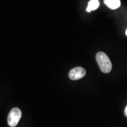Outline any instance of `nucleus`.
<instances>
[{"mask_svg":"<svg viewBox=\"0 0 127 127\" xmlns=\"http://www.w3.org/2000/svg\"><path fill=\"white\" fill-rule=\"evenodd\" d=\"M86 74V71L82 67H76L69 71V77L72 80H78L81 79Z\"/></svg>","mask_w":127,"mask_h":127,"instance_id":"nucleus-3","label":"nucleus"},{"mask_svg":"<svg viewBox=\"0 0 127 127\" xmlns=\"http://www.w3.org/2000/svg\"><path fill=\"white\" fill-rule=\"evenodd\" d=\"M104 4L110 9L118 8L121 5L120 0H104Z\"/></svg>","mask_w":127,"mask_h":127,"instance_id":"nucleus-4","label":"nucleus"},{"mask_svg":"<svg viewBox=\"0 0 127 127\" xmlns=\"http://www.w3.org/2000/svg\"><path fill=\"white\" fill-rule=\"evenodd\" d=\"M125 34H126V35L127 36V29L126 30V32H125Z\"/></svg>","mask_w":127,"mask_h":127,"instance_id":"nucleus-7","label":"nucleus"},{"mask_svg":"<svg viewBox=\"0 0 127 127\" xmlns=\"http://www.w3.org/2000/svg\"><path fill=\"white\" fill-rule=\"evenodd\" d=\"M124 114H125V115L126 116V117H127V106L126 108H125V109Z\"/></svg>","mask_w":127,"mask_h":127,"instance_id":"nucleus-6","label":"nucleus"},{"mask_svg":"<svg viewBox=\"0 0 127 127\" xmlns=\"http://www.w3.org/2000/svg\"><path fill=\"white\" fill-rule=\"evenodd\" d=\"M99 5V4L98 0H91L88 3L86 11L88 12H91V11H94L98 8Z\"/></svg>","mask_w":127,"mask_h":127,"instance_id":"nucleus-5","label":"nucleus"},{"mask_svg":"<svg viewBox=\"0 0 127 127\" xmlns=\"http://www.w3.org/2000/svg\"><path fill=\"white\" fill-rule=\"evenodd\" d=\"M96 60L100 70L102 72L109 73L112 69V63L109 57L104 52H99L96 55Z\"/></svg>","mask_w":127,"mask_h":127,"instance_id":"nucleus-1","label":"nucleus"},{"mask_svg":"<svg viewBox=\"0 0 127 127\" xmlns=\"http://www.w3.org/2000/svg\"><path fill=\"white\" fill-rule=\"evenodd\" d=\"M21 111L18 108H14L10 111L8 116V124L11 127H15L18 125L21 118Z\"/></svg>","mask_w":127,"mask_h":127,"instance_id":"nucleus-2","label":"nucleus"}]
</instances>
